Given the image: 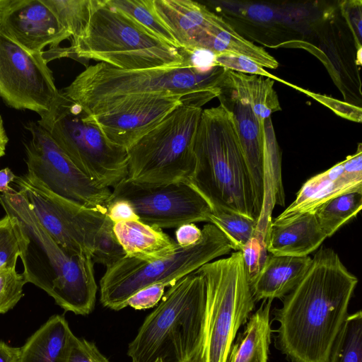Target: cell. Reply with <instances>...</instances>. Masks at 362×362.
Segmentation results:
<instances>
[{
    "label": "cell",
    "mask_w": 362,
    "mask_h": 362,
    "mask_svg": "<svg viewBox=\"0 0 362 362\" xmlns=\"http://www.w3.org/2000/svg\"><path fill=\"white\" fill-rule=\"evenodd\" d=\"M358 279L332 248L321 247L275 311L278 344L291 362H329Z\"/></svg>",
    "instance_id": "cell-1"
},
{
    "label": "cell",
    "mask_w": 362,
    "mask_h": 362,
    "mask_svg": "<svg viewBox=\"0 0 362 362\" xmlns=\"http://www.w3.org/2000/svg\"><path fill=\"white\" fill-rule=\"evenodd\" d=\"M0 204L15 220L26 283L45 291L65 311L80 315L91 313L98 291L92 258L57 243L20 192L0 194Z\"/></svg>",
    "instance_id": "cell-2"
},
{
    "label": "cell",
    "mask_w": 362,
    "mask_h": 362,
    "mask_svg": "<svg viewBox=\"0 0 362 362\" xmlns=\"http://www.w3.org/2000/svg\"><path fill=\"white\" fill-rule=\"evenodd\" d=\"M227 70L216 66L201 71L188 59L181 66L145 70H123L99 62L87 66L62 92L86 112L112 99L144 94L180 96L182 105L202 108L219 95Z\"/></svg>",
    "instance_id": "cell-3"
},
{
    "label": "cell",
    "mask_w": 362,
    "mask_h": 362,
    "mask_svg": "<svg viewBox=\"0 0 362 362\" xmlns=\"http://www.w3.org/2000/svg\"><path fill=\"white\" fill-rule=\"evenodd\" d=\"M194 151L196 166L189 182L211 208L255 219L249 171L230 115L221 105L202 110Z\"/></svg>",
    "instance_id": "cell-4"
},
{
    "label": "cell",
    "mask_w": 362,
    "mask_h": 362,
    "mask_svg": "<svg viewBox=\"0 0 362 362\" xmlns=\"http://www.w3.org/2000/svg\"><path fill=\"white\" fill-rule=\"evenodd\" d=\"M68 57L84 64L90 59L123 70L181 66L180 49L160 40L107 0H99L83 33L71 40Z\"/></svg>",
    "instance_id": "cell-5"
},
{
    "label": "cell",
    "mask_w": 362,
    "mask_h": 362,
    "mask_svg": "<svg viewBox=\"0 0 362 362\" xmlns=\"http://www.w3.org/2000/svg\"><path fill=\"white\" fill-rule=\"evenodd\" d=\"M195 272L204 279L206 299L199 336L185 362H227L238 330L256 302L242 254L234 252Z\"/></svg>",
    "instance_id": "cell-6"
},
{
    "label": "cell",
    "mask_w": 362,
    "mask_h": 362,
    "mask_svg": "<svg viewBox=\"0 0 362 362\" xmlns=\"http://www.w3.org/2000/svg\"><path fill=\"white\" fill-rule=\"evenodd\" d=\"M205 299L204 279L195 272L170 286L129 344L131 361L185 362L199 336Z\"/></svg>",
    "instance_id": "cell-7"
},
{
    "label": "cell",
    "mask_w": 362,
    "mask_h": 362,
    "mask_svg": "<svg viewBox=\"0 0 362 362\" xmlns=\"http://www.w3.org/2000/svg\"><path fill=\"white\" fill-rule=\"evenodd\" d=\"M233 250L224 233L212 223L205 224L202 238L194 245L178 247L164 257L146 262L124 256L106 267L100 281V300L110 310L127 307L139 290L156 284L170 287L202 265Z\"/></svg>",
    "instance_id": "cell-8"
},
{
    "label": "cell",
    "mask_w": 362,
    "mask_h": 362,
    "mask_svg": "<svg viewBox=\"0 0 362 362\" xmlns=\"http://www.w3.org/2000/svg\"><path fill=\"white\" fill-rule=\"evenodd\" d=\"M37 123L74 164L102 187H115L127 178L128 153L111 142L88 119V114L62 91Z\"/></svg>",
    "instance_id": "cell-9"
},
{
    "label": "cell",
    "mask_w": 362,
    "mask_h": 362,
    "mask_svg": "<svg viewBox=\"0 0 362 362\" xmlns=\"http://www.w3.org/2000/svg\"><path fill=\"white\" fill-rule=\"evenodd\" d=\"M202 108L181 105L127 149L129 180L146 185L189 182Z\"/></svg>",
    "instance_id": "cell-10"
},
{
    "label": "cell",
    "mask_w": 362,
    "mask_h": 362,
    "mask_svg": "<svg viewBox=\"0 0 362 362\" xmlns=\"http://www.w3.org/2000/svg\"><path fill=\"white\" fill-rule=\"evenodd\" d=\"M204 4L245 40L270 48L308 42L313 27L330 5L318 1L274 5L233 1H206Z\"/></svg>",
    "instance_id": "cell-11"
},
{
    "label": "cell",
    "mask_w": 362,
    "mask_h": 362,
    "mask_svg": "<svg viewBox=\"0 0 362 362\" xmlns=\"http://www.w3.org/2000/svg\"><path fill=\"white\" fill-rule=\"evenodd\" d=\"M13 182L49 235L69 251L91 257L106 208L86 206L62 198L26 174Z\"/></svg>",
    "instance_id": "cell-12"
},
{
    "label": "cell",
    "mask_w": 362,
    "mask_h": 362,
    "mask_svg": "<svg viewBox=\"0 0 362 362\" xmlns=\"http://www.w3.org/2000/svg\"><path fill=\"white\" fill-rule=\"evenodd\" d=\"M25 128L31 134L30 141L25 144L28 176L71 202L107 209L112 200L110 188L90 180L37 122H29Z\"/></svg>",
    "instance_id": "cell-13"
},
{
    "label": "cell",
    "mask_w": 362,
    "mask_h": 362,
    "mask_svg": "<svg viewBox=\"0 0 362 362\" xmlns=\"http://www.w3.org/2000/svg\"><path fill=\"white\" fill-rule=\"evenodd\" d=\"M112 189V199L127 201L139 220L149 226L163 230L187 223H209L211 205L188 182L146 185L125 179Z\"/></svg>",
    "instance_id": "cell-14"
},
{
    "label": "cell",
    "mask_w": 362,
    "mask_h": 362,
    "mask_svg": "<svg viewBox=\"0 0 362 362\" xmlns=\"http://www.w3.org/2000/svg\"><path fill=\"white\" fill-rule=\"evenodd\" d=\"M59 93L43 52L25 49L0 30V97L15 109L41 115Z\"/></svg>",
    "instance_id": "cell-15"
},
{
    "label": "cell",
    "mask_w": 362,
    "mask_h": 362,
    "mask_svg": "<svg viewBox=\"0 0 362 362\" xmlns=\"http://www.w3.org/2000/svg\"><path fill=\"white\" fill-rule=\"evenodd\" d=\"M182 103L180 96L144 94L112 99L86 112L111 142L127 150Z\"/></svg>",
    "instance_id": "cell-16"
},
{
    "label": "cell",
    "mask_w": 362,
    "mask_h": 362,
    "mask_svg": "<svg viewBox=\"0 0 362 362\" xmlns=\"http://www.w3.org/2000/svg\"><path fill=\"white\" fill-rule=\"evenodd\" d=\"M0 30L25 49L42 53L59 47L70 33L43 0H4Z\"/></svg>",
    "instance_id": "cell-17"
},
{
    "label": "cell",
    "mask_w": 362,
    "mask_h": 362,
    "mask_svg": "<svg viewBox=\"0 0 362 362\" xmlns=\"http://www.w3.org/2000/svg\"><path fill=\"white\" fill-rule=\"evenodd\" d=\"M217 97L230 114L251 179L257 221L264 199L263 127L247 99L232 88L225 78Z\"/></svg>",
    "instance_id": "cell-18"
},
{
    "label": "cell",
    "mask_w": 362,
    "mask_h": 362,
    "mask_svg": "<svg viewBox=\"0 0 362 362\" xmlns=\"http://www.w3.org/2000/svg\"><path fill=\"white\" fill-rule=\"evenodd\" d=\"M152 7L185 51L209 50L217 30L228 25L204 4L192 0H152Z\"/></svg>",
    "instance_id": "cell-19"
},
{
    "label": "cell",
    "mask_w": 362,
    "mask_h": 362,
    "mask_svg": "<svg viewBox=\"0 0 362 362\" xmlns=\"http://www.w3.org/2000/svg\"><path fill=\"white\" fill-rule=\"evenodd\" d=\"M362 191V144L328 170L308 179L298 192L296 199L274 221H281L317 207L337 196Z\"/></svg>",
    "instance_id": "cell-20"
},
{
    "label": "cell",
    "mask_w": 362,
    "mask_h": 362,
    "mask_svg": "<svg viewBox=\"0 0 362 362\" xmlns=\"http://www.w3.org/2000/svg\"><path fill=\"white\" fill-rule=\"evenodd\" d=\"M327 238L314 212L281 221L272 220L266 235L267 252L277 256L305 257Z\"/></svg>",
    "instance_id": "cell-21"
},
{
    "label": "cell",
    "mask_w": 362,
    "mask_h": 362,
    "mask_svg": "<svg viewBox=\"0 0 362 362\" xmlns=\"http://www.w3.org/2000/svg\"><path fill=\"white\" fill-rule=\"evenodd\" d=\"M312 257L267 255L250 287L255 301L281 298L299 283L310 265Z\"/></svg>",
    "instance_id": "cell-22"
},
{
    "label": "cell",
    "mask_w": 362,
    "mask_h": 362,
    "mask_svg": "<svg viewBox=\"0 0 362 362\" xmlns=\"http://www.w3.org/2000/svg\"><path fill=\"white\" fill-rule=\"evenodd\" d=\"M115 234L126 256L151 262L173 253L179 246L162 229L140 220L114 223Z\"/></svg>",
    "instance_id": "cell-23"
},
{
    "label": "cell",
    "mask_w": 362,
    "mask_h": 362,
    "mask_svg": "<svg viewBox=\"0 0 362 362\" xmlns=\"http://www.w3.org/2000/svg\"><path fill=\"white\" fill-rule=\"evenodd\" d=\"M72 334L63 315L51 316L20 347L18 362H66Z\"/></svg>",
    "instance_id": "cell-24"
},
{
    "label": "cell",
    "mask_w": 362,
    "mask_h": 362,
    "mask_svg": "<svg viewBox=\"0 0 362 362\" xmlns=\"http://www.w3.org/2000/svg\"><path fill=\"white\" fill-rule=\"evenodd\" d=\"M272 302L263 300L260 308L249 317L244 331L230 347L227 362H267Z\"/></svg>",
    "instance_id": "cell-25"
},
{
    "label": "cell",
    "mask_w": 362,
    "mask_h": 362,
    "mask_svg": "<svg viewBox=\"0 0 362 362\" xmlns=\"http://www.w3.org/2000/svg\"><path fill=\"white\" fill-rule=\"evenodd\" d=\"M226 82L247 100L262 126L272 114L281 110L274 81L261 76L227 70Z\"/></svg>",
    "instance_id": "cell-26"
},
{
    "label": "cell",
    "mask_w": 362,
    "mask_h": 362,
    "mask_svg": "<svg viewBox=\"0 0 362 362\" xmlns=\"http://www.w3.org/2000/svg\"><path fill=\"white\" fill-rule=\"evenodd\" d=\"M361 208L362 191H354L332 198L313 212L321 229L328 238L356 217Z\"/></svg>",
    "instance_id": "cell-27"
},
{
    "label": "cell",
    "mask_w": 362,
    "mask_h": 362,
    "mask_svg": "<svg viewBox=\"0 0 362 362\" xmlns=\"http://www.w3.org/2000/svg\"><path fill=\"white\" fill-rule=\"evenodd\" d=\"M107 3L160 40L180 49L172 34L155 13L152 7V0H107Z\"/></svg>",
    "instance_id": "cell-28"
},
{
    "label": "cell",
    "mask_w": 362,
    "mask_h": 362,
    "mask_svg": "<svg viewBox=\"0 0 362 362\" xmlns=\"http://www.w3.org/2000/svg\"><path fill=\"white\" fill-rule=\"evenodd\" d=\"M329 362H362V313L348 315L334 342Z\"/></svg>",
    "instance_id": "cell-29"
},
{
    "label": "cell",
    "mask_w": 362,
    "mask_h": 362,
    "mask_svg": "<svg viewBox=\"0 0 362 362\" xmlns=\"http://www.w3.org/2000/svg\"><path fill=\"white\" fill-rule=\"evenodd\" d=\"M53 11L71 40L85 31L91 14L99 0H43Z\"/></svg>",
    "instance_id": "cell-30"
},
{
    "label": "cell",
    "mask_w": 362,
    "mask_h": 362,
    "mask_svg": "<svg viewBox=\"0 0 362 362\" xmlns=\"http://www.w3.org/2000/svg\"><path fill=\"white\" fill-rule=\"evenodd\" d=\"M209 223L219 228L228 239L235 251L252 238L255 232L257 221L226 209L213 208Z\"/></svg>",
    "instance_id": "cell-31"
},
{
    "label": "cell",
    "mask_w": 362,
    "mask_h": 362,
    "mask_svg": "<svg viewBox=\"0 0 362 362\" xmlns=\"http://www.w3.org/2000/svg\"><path fill=\"white\" fill-rule=\"evenodd\" d=\"M113 226L114 223L106 216L98 233L91 257L93 263L100 264L107 267L126 256L122 246L115 234Z\"/></svg>",
    "instance_id": "cell-32"
},
{
    "label": "cell",
    "mask_w": 362,
    "mask_h": 362,
    "mask_svg": "<svg viewBox=\"0 0 362 362\" xmlns=\"http://www.w3.org/2000/svg\"><path fill=\"white\" fill-rule=\"evenodd\" d=\"M19 255L15 220L6 214L0 220V270L16 268Z\"/></svg>",
    "instance_id": "cell-33"
},
{
    "label": "cell",
    "mask_w": 362,
    "mask_h": 362,
    "mask_svg": "<svg viewBox=\"0 0 362 362\" xmlns=\"http://www.w3.org/2000/svg\"><path fill=\"white\" fill-rule=\"evenodd\" d=\"M25 284L23 275L16 268L0 270V314L7 313L18 303Z\"/></svg>",
    "instance_id": "cell-34"
},
{
    "label": "cell",
    "mask_w": 362,
    "mask_h": 362,
    "mask_svg": "<svg viewBox=\"0 0 362 362\" xmlns=\"http://www.w3.org/2000/svg\"><path fill=\"white\" fill-rule=\"evenodd\" d=\"M216 63L218 66L226 69L250 75H257L269 78L273 81H278L286 86L295 88L296 85L278 78L268 72L263 66L252 59L236 54L221 53L216 54Z\"/></svg>",
    "instance_id": "cell-35"
},
{
    "label": "cell",
    "mask_w": 362,
    "mask_h": 362,
    "mask_svg": "<svg viewBox=\"0 0 362 362\" xmlns=\"http://www.w3.org/2000/svg\"><path fill=\"white\" fill-rule=\"evenodd\" d=\"M240 251L250 281L259 272L267 259L265 238L255 234Z\"/></svg>",
    "instance_id": "cell-36"
},
{
    "label": "cell",
    "mask_w": 362,
    "mask_h": 362,
    "mask_svg": "<svg viewBox=\"0 0 362 362\" xmlns=\"http://www.w3.org/2000/svg\"><path fill=\"white\" fill-rule=\"evenodd\" d=\"M339 13L349 29L358 50L362 49V2L361 0L338 1Z\"/></svg>",
    "instance_id": "cell-37"
},
{
    "label": "cell",
    "mask_w": 362,
    "mask_h": 362,
    "mask_svg": "<svg viewBox=\"0 0 362 362\" xmlns=\"http://www.w3.org/2000/svg\"><path fill=\"white\" fill-rule=\"evenodd\" d=\"M295 89L311 97L344 119L359 123L362 121V110L358 106L338 100L330 96L313 93L297 86Z\"/></svg>",
    "instance_id": "cell-38"
},
{
    "label": "cell",
    "mask_w": 362,
    "mask_h": 362,
    "mask_svg": "<svg viewBox=\"0 0 362 362\" xmlns=\"http://www.w3.org/2000/svg\"><path fill=\"white\" fill-rule=\"evenodd\" d=\"M66 362H110L95 344L72 334Z\"/></svg>",
    "instance_id": "cell-39"
},
{
    "label": "cell",
    "mask_w": 362,
    "mask_h": 362,
    "mask_svg": "<svg viewBox=\"0 0 362 362\" xmlns=\"http://www.w3.org/2000/svg\"><path fill=\"white\" fill-rule=\"evenodd\" d=\"M165 286L156 284L142 288L132 296L127 302V306L135 310H144L156 305L164 295Z\"/></svg>",
    "instance_id": "cell-40"
},
{
    "label": "cell",
    "mask_w": 362,
    "mask_h": 362,
    "mask_svg": "<svg viewBox=\"0 0 362 362\" xmlns=\"http://www.w3.org/2000/svg\"><path fill=\"white\" fill-rule=\"evenodd\" d=\"M107 216L114 223L139 219L127 201L113 199L107 206Z\"/></svg>",
    "instance_id": "cell-41"
},
{
    "label": "cell",
    "mask_w": 362,
    "mask_h": 362,
    "mask_svg": "<svg viewBox=\"0 0 362 362\" xmlns=\"http://www.w3.org/2000/svg\"><path fill=\"white\" fill-rule=\"evenodd\" d=\"M176 243L181 247L194 245L202 238V230L194 223H187L177 228Z\"/></svg>",
    "instance_id": "cell-42"
},
{
    "label": "cell",
    "mask_w": 362,
    "mask_h": 362,
    "mask_svg": "<svg viewBox=\"0 0 362 362\" xmlns=\"http://www.w3.org/2000/svg\"><path fill=\"white\" fill-rule=\"evenodd\" d=\"M20 347L9 346L0 340V362H18Z\"/></svg>",
    "instance_id": "cell-43"
},
{
    "label": "cell",
    "mask_w": 362,
    "mask_h": 362,
    "mask_svg": "<svg viewBox=\"0 0 362 362\" xmlns=\"http://www.w3.org/2000/svg\"><path fill=\"white\" fill-rule=\"evenodd\" d=\"M16 177L9 168L0 170V192L1 194H11L15 191L9 184L14 181Z\"/></svg>",
    "instance_id": "cell-44"
},
{
    "label": "cell",
    "mask_w": 362,
    "mask_h": 362,
    "mask_svg": "<svg viewBox=\"0 0 362 362\" xmlns=\"http://www.w3.org/2000/svg\"><path fill=\"white\" fill-rule=\"evenodd\" d=\"M8 141L6 130L4 127L3 120L0 115V157L5 155L6 147Z\"/></svg>",
    "instance_id": "cell-45"
},
{
    "label": "cell",
    "mask_w": 362,
    "mask_h": 362,
    "mask_svg": "<svg viewBox=\"0 0 362 362\" xmlns=\"http://www.w3.org/2000/svg\"><path fill=\"white\" fill-rule=\"evenodd\" d=\"M155 362H165V361H164L162 358H157V359L155 361Z\"/></svg>",
    "instance_id": "cell-46"
},
{
    "label": "cell",
    "mask_w": 362,
    "mask_h": 362,
    "mask_svg": "<svg viewBox=\"0 0 362 362\" xmlns=\"http://www.w3.org/2000/svg\"><path fill=\"white\" fill-rule=\"evenodd\" d=\"M3 2H4V0H0V12H1L2 5H3Z\"/></svg>",
    "instance_id": "cell-47"
}]
</instances>
